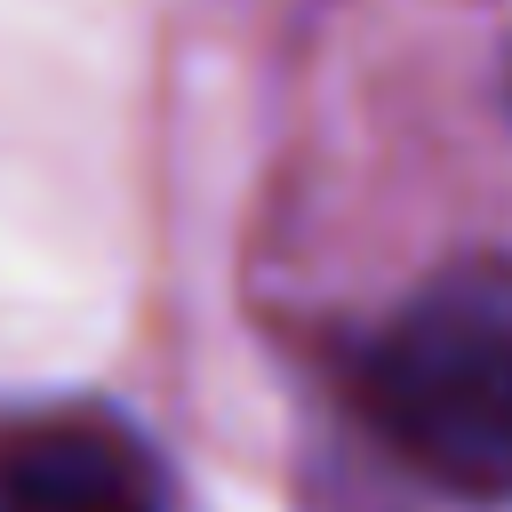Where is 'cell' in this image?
I'll list each match as a JSON object with an SVG mask.
<instances>
[{
  "label": "cell",
  "mask_w": 512,
  "mask_h": 512,
  "mask_svg": "<svg viewBox=\"0 0 512 512\" xmlns=\"http://www.w3.org/2000/svg\"><path fill=\"white\" fill-rule=\"evenodd\" d=\"M368 408L424 480L512 504V256H464L384 320Z\"/></svg>",
  "instance_id": "1"
},
{
  "label": "cell",
  "mask_w": 512,
  "mask_h": 512,
  "mask_svg": "<svg viewBox=\"0 0 512 512\" xmlns=\"http://www.w3.org/2000/svg\"><path fill=\"white\" fill-rule=\"evenodd\" d=\"M0 504L8 512H168V488L136 432L104 416H40L0 432Z\"/></svg>",
  "instance_id": "2"
}]
</instances>
